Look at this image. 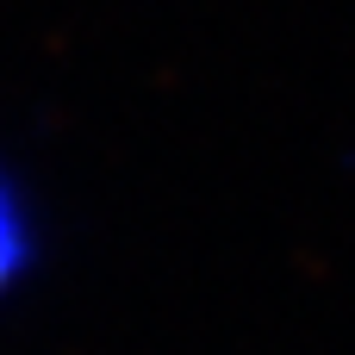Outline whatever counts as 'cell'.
Wrapping results in <instances>:
<instances>
[{
    "label": "cell",
    "instance_id": "6da1fadb",
    "mask_svg": "<svg viewBox=\"0 0 355 355\" xmlns=\"http://www.w3.org/2000/svg\"><path fill=\"white\" fill-rule=\"evenodd\" d=\"M37 268V212L25 187L0 168V300L19 293V281Z\"/></svg>",
    "mask_w": 355,
    "mask_h": 355
}]
</instances>
